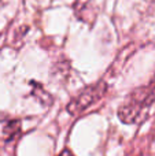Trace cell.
<instances>
[{
	"label": "cell",
	"mask_w": 155,
	"mask_h": 156,
	"mask_svg": "<svg viewBox=\"0 0 155 156\" xmlns=\"http://www.w3.org/2000/svg\"><path fill=\"white\" fill-rule=\"evenodd\" d=\"M155 103V85L135 89L118 110V118L124 123H140L147 119Z\"/></svg>",
	"instance_id": "cell-1"
},
{
	"label": "cell",
	"mask_w": 155,
	"mask_h": 156,
	"mask_svg": "<svg viewBox=\"0 0 155 156\" xmlns=\"http://www.w3.org/2000/svg\"><path fill=\"white\" fill-rule=\"evenodd\" d=\"M107 90L106 82H98L84 88L70 103L67 104V111L71 115H77L89 108L92 104H95L98 100L103 97V94Z\"/></svg>",
	"instance_id": "cell-2"
},
{
	"label": "cell",
	"mask_w": 155,
	"mask_h": 156,
	"mask_svg": "<svg viewBox=\"0 0 155 156\" xmlns=\"http://www.w3.org/2000/svg\"><path fill=\"white\" fill-rule=\"evenodd\" d=\"M74 12L84 22H89V19H95L93 0H76V3H74Z\"/></svg>",
	"instance_id": "cell-3"
},
{
	"label": "cell",
	"mask_w": 155,
	"mask_h": 156,
	"mask_svg": "<svg viewBox=\"0 0 155 156\" xmlns=\"http://www.w3.org/2000/svg\"><path fill=\"white\" fill-rule=\"evenodd\" d=\"M21 133V122L19 121H7L3 122L2 138L4 141H13Z\"/></svg>",
	"instance_id": "cell-4"
},
{
	"label": "cell",
	"mask_w": 155,
	"mask_h": 156,
	"mask_svg": "<svg viewBox=\"0 0 155 156\" xmlns=\"http://www.w3.org/2000/svg\"><path fill=\"white\" fill-rule=\"evenodd\" d=\"M58 156H74V155H73V152H71L70 149H63V151L60 152Z\"/></svg>",
	"instance_id": "cell-5"
}]
</instances>
